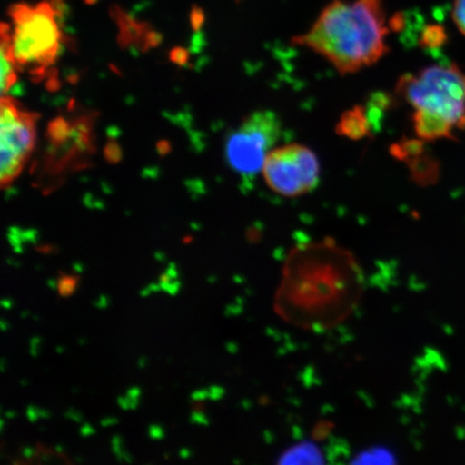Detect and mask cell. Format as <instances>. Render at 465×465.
<instances>
[{
    "label": "cell",
    "instance_id": "f5cc1de1",
    "mask_svg": "<svg viewBox=\"0 0 465 465\" xmlns=\"http://www.w3.org/2000/svg\"><path fill=\"white\" fill-rule=\"evenodd\" d=\"M78 344H79L80 346H84V345H86V344H87V340H86V339H79V340H78Z\"/></svg>",
    "mask_w": 465,
    "mask_h": 465
},
{
    "label": "cell",
    "instance_id": "91938a15",
    "mask_svg": "<svg viewBox=\"0 0 465 465\" xmlns=\"http://www.w3.org/2000/svg\"><path fill=\"white\" fill-rule=\"evenodd\" d=\"M4 426H5V421L4 420H0V430H2V432L4 431Z\"/></svg>",
    "mask_w": 465,
    "mask_h": 465
},
{
    "label": "cell",
    "instance_id": "ee69618b",
    "mask_svg": "<svg viewBox=\"0 0 465 465\" xmlns=\"http://www.w3.org/2000/svg\"><path fill=\"white\" fill-rule=\"evenodd\" d=\"M154 258L158 260L159 262H165L166 261V255L163 252H155Z\"/></svg>",
    "mask_w": 465,
    "mask_h": 465
},
{
    "label": "cell",
    "instance_id": "9c48e42d",
    "mask_svg": "<svg viewBox=\"0 0 465 465\" xmlns=\"http://www.w3.org/2000/svg\"><path fill=\"white\" fill-rule=\"evenodd\" d=\"M325 458L320 446L312 440H303L290 446L279 456L278 464H324Z\"/></svg>",
    "mask_w": 465,
    "mask_h": 465
},
{
    "label": "cell",
    "instance_id": "7a4b0ae2",
    "mask_svg": "<svg viewBox=\"0 0 465 465\" xmlns=\"http://www.w3.org/2000/svg\"><path fill=\"white\" fill-rule=\"evenodd\" d=\"M388 33L382 0H334L292 43L316 52L341 74H351L388 54Z\"/></svg>",
    "mask_w": 465,
    "mask_h": 465
},
{
    "label": "cell",
    "instance_id": "2e32d148",
    "mask_svg": "<svg viewBox=\"0 0 465 465\" xmlns=\"http://www.w3.org/2000/svg\"><path fill=\"white\" fill-rule=\"evenodd\" d=\"M64 417H65L66 420H71L75 423H81L84 420L83 412L75 410L74 407H69V409L64 412Z\"/></svg>",
    "mask_w": 465,
    "mask_h": 465
},
{
    "label": "cell",
    "instance_id": "f907efd6",
    "mask_svg": "<svg viewBox=\"0 0 465 465\" xmlns=\"http://www.w3.org/2000/svg\"><path fill=\"white\" fill-rule=\"evenodd\" d=\"M207 282H208L209 283H214V282H217V277H216V276H213V275L209 276V277L207 278Z\"/></svg>",
    "mask_w": 465,
    "mask_h": 465
},
{
    "label": "cell",
    "instance_id": "4fadbf2b",
    "mask_svg": "<svg viewBox=\"0 0 465 465\" xmlns=\"http://www.w3.org/2000/svg\"><path fill=\"white\" fill-rule=\"evenodd\" d=\"M452 20L459 31L465 36V0H456L453 4Z\"/></svg>",
    "mask_w": 465,
    "mask_h": 465
},
{
    "label": "cell",
    "instance_id": "e0dca14e",
    "mask_svg": "<svg viewBox=\"0 0 465 465\" xmlns=\"http://www.w3.org/2000/svg\"><path fill=\"white\" fill-rule=\"evenodd\" d=\"M192 424H201V426H209V420L203 411H194L192 412L189 420Z\"/></svg>",
    "mask_w": 465,
    "mask_h": 465
},
{
    "label": "cell",
    "instance_id": "f1b7e54d",
    "mask_svg": "<svg viewBox=\"0 0 465 465\" xmlns=\"http://www.w3.org/2000/svg\"><path fill=\"white\" fill-rule=\"evenodd\" d=\"M35 455V450L31 446H26L22 450V456L26 459H31Z\"/></svg>",
    "mask_w": 465,
    "mask_h": 465
},
{
    "label": "cell",
    "instance_id": "7402d4cb",
    "mask_svg": "<svg viewBox=\"0 0 465 465\" xmlns=\"http://www.w3.org/2000/svg\"><path fill=\"white\" fill-rule=\"evenodd\" d=\"M191 400L196 401V402H201V401L209 399V391L207 389H199V391H195L190 395Z\"/></svg>",
    "mask_w": 465,
    "mask_h": 465
},
{
    "label": "cell",
    "instance_id": "c3c4849f",
    "mask_svg": "<svg viewBox=\"0 0 465 465\" xmlns=\"http://www.w3.org/2000/svg\"><path fill=\"white\" fill-rule=\"evenodd\" d=\"M29 385V382L28 381L26 380V378H23V380L20 381V386L23 387V388H25Z\"/></svg>",
    "mask_w": 465,
    "mask_h": 465
},
{
    "label": "cell",
    "instance_id": "6da1fadb",
    "mask_svg": "<svg viewBox=\"0 0 465 465\" xmlns=\"http://www.w3.org/2000/svg\"><path fill=\"white\" fill-rule=\"evenodd\" d=\"M364 277L352 252L331 238L301 243L284 262L275 312L308 331H327L351 315L362 298Z\"/></svg>",
    "mask_w": 465,
    "mask_h": 465
},
{
    "label": "cell",
    "instance_id": "816d5d0a",
    "mask_svg": "<svg viewBox=\"0 0 465 465\" xmlns=\"http://www.w3.org/2000/svg\"><path fill=\"white\" fill-rule=\"evenodd\" d=\"M0 364H2V366H0V371H2V373H5V358H2V362H0Z\"/></svg>",
    "mask_w": 465,
    "mask_h": 465
},
{
    "label": "cell",
    "instance_id": "30bf717a",
    "mask_svg": "<svg viewBox=\"0 0 465 465\" xmlns=\"http://www.w3.org/2000/svg\"><path fill=\"white\" fill-rule=\"evenodd\" d=\"M2 74H0V87H2V95H7L11 87L15 86L17 81V67L11 50L9 39L5 34L2 33Z\"/></svg>",
    "mask_w": 465,
    "mask_h": 465
},
{
    "label": "cell",
    "instance_id": "bcb514c9",
    "mask_svg": "<svg viewBox=\"0 0 465 465\" xmlns=\"http://www.w3.org/2000/svg\"><path fill=\"white\" fill-rule=\"evenodd\" d=\"M226 349H228V351L232 353L236 352V351H237L236 345L232 344V342H230V344L226 345Z\"/></svg>",
    "mask_w": 465,
    "mask_h": 465
},
{
    "label": "cell",
    "instance_id": "484cf974",
    "mask_svg": "<svg viewBox=\"0 0 465 465\" xmlns=\"http://www.w3.org/2000/svg\"><path fill=\"white\" fill-rule=\"evenodd\" d=\"M116 401H118V405L121 407L122 410H131L130 400L129 398L126 397V395H124V397H119L118 400Z\"/></svg>",
    "mask_w": 465,
    "mask_h": 465
},
{
    "label": "cell",
    "instance_id": "ab89813d",
    "mask_svg": "<svg viewBox=\"0 0 465 465\" xmlns=\"http://www.w3.org/2000/svg\"><path fill=\"white\" fill-rule=\"evenodd\" d=\"M7 263L11 266H15V269H20V267L22 266V263L21 262L19 261H15L13 258H8L7 259Z\"/></svg>",
    "mask_w": 465,
    "mask_h": 465
},
{
    "label": "cell",
    "instance_id": "cb8c5ba5",
    "mask_svg": "<svg viewBox=\"0 0 465 465\" xmlns=\"http://www.w3.org/2000/svg\"><path fill=\"white\" fill-rule=\"evenodd\" d=\"M183 283L182 282L178 281V279H174L170 284V287H168L166 292L170 295H177L179 292V290L182 289Z\"/></svg>",
    "mask_w": 465,
    "mask_h": 465
},
{
    "label": "cell",
    "instance_id": "8fae6325",
    "mask_svg": "<svg viewBox=\"0 0 465 465\" xmlns=\"http://www.w3.org/2000/svg\"><path fill=\"white\" fill-rule=\"evenodd\" d=\"M397 453L387 446L376 445L360 450L351 460L352 464H395Z\"/></svg>",
    "mask_w": 465,
    "mask_h": 465
},
{
    "label": "cell",
    "instance_id": "94428289",
    "mask_svg": "<svg viewBox=\"0 0 465 465\" xmlns=\"http://www.w3.org/2000/svg\"><path fill=\"white\" fill-rule=\"evenodd\" d=\"M33 319L35 320V322H39L40 320L38 315H33Z\"/></svg>",
    "mask_w": 465,
    "mask_h": 465
},
{
    "label": "cell",
    "instance_id": "be15d7a7",
    "mask_svg": "<svg viewBox=\"0 0 465 465\" xmlns=\"http://www.w3.org/2000/svg\"><path fill=\"white\" fill-rule=\"evenodd\" d=\"M78 391H78V389H77V388H74V389H73V393H77Z\"/></svg>",
    "mask_w": 465,
    "mask_h": 465
},
{
    "label": "cell",
    "instance_id": "d4e9b609",
    "mask_svg": "<svg viewBox=\"0 0 465 465\" xmlns=\"http://www.w3.org/2000/svg\"><path fill=\"white\" fill-rule=\"evenodd\" d=\"M118 423H119V420H118V418H115V417L104 418V420H102L100 422V424L103 428L112 427V426H114V424H118Z\"/></svg>",
    "mask_w": 465,
    "mask_h": 465
},
{
    "label": "cell",
    "instance_id": "d6986e66",
    "mask_svg": "<svg viewBox=\"0 0 465 465\" xmlns=\"http://www.w3.org/2000/svg\"><path fill=\"white\" fill-rule=\"evenodd\" d=\"M93 305H94L98 310H106V308L110 305V300L108 298V295L106 294H101L98 296V299L95 301H93Z\"/></svg>",
    "mask_w": 465,
    "mask_h": 465
},
{
    "label": "cell",
    "instance_id": "836d02e7",
    "mask_svg": "<svg viewBox=\"0 0 465 465\" xmlns=\"http://www.w3.org/2000/svg\"><path fill=\"white\" fill-rule=\"evenodd\" d=\"M166 272L168 276H170L173 279V281H174V279H178L179 277V272L177 269H171V267H168Z\"/></svg>",
    "mask_w": 465,
    "mask_h": 465
},
{
    "label": "cell",
    "instance_id": "5b68a950",
    "mask_svg": "<svg viewBox=\"0 0 465 465\" xmlns=\"http://www.w3.org/2000/svg\"><path fill=\"white\" fill-rule=\"evenodd\" d=\"M282 120L271 110L250 114L225 141V159L243 179L262 172L267 154L282 136Z\"/></svg>",
    "mask_w": 465,
    "mask_h": 465
},
{
    "label": "cell",
    "instance_id": "ac0fdd59",
    "mask_svg": "<svg viewBox=\"0 0 465 465\" xmlns=\"http://www.w3.org/2000/svg\"><path fill=\"white\" fill-rule=\"evenodd\" d=\"M26 417L29 422L35 423L40 420L39 407L33 404L28 405L26 409Z\"/></svg>",
    "mask_w": 465,
    "mask_h": 465
},
{
    "label": "cell",
    "instance_id": "d6a6232c",
    "mask_svg": "<svg viewBox=\"0 0 465 465\" xmlns=\"http://www.w3.org/2000/svg\"><path fill=\"white\" fill-rule=\"evenodd\" d=\"M148 364V358L145 356L139 357L137 366L139 369L143 370Z\"/></svg>",
    "mask_w": 465,
    "mask_h": 465
},
{
    "label": "cell",
    "instance_id": "5bb4252c",
    "mask_svg": "<svg viewBox=\"0 0 465 465\" xmlns=\"http://www.w3.org/2000/svg\"><path fill=\"white\" fill-rule=\"evenodd\" d=\"M58 288H60V294L62 296H68L74 293L75 289V282L74 279L71 277L60 278V283H58Z\"/></svg>",
    "mask_w": 465,
    "mask_h": 465
},
{
    "label": "cell",
    "instance_id": "6f0895ef",
    "mask_svg": "<svg viewBox=\"0 0 465 465\" xmlns=\"http://www.w3.org/2000/svg\"><path fill=\"white\" fill-rule=\"evenodd\" d=\"M42 459H43V461H44V462H49V460H50V457H49V456H46V455H44V456L42 457Z\"/></svg>",
    "mask_w": 465,
    "mask_h": 465
},
{
    "label": "cell",
    "instance_id": "8992f818",
    "mask_svg": "<svg viewBox=\"0 0 465 465\" xmlns=\"http://www.w3.org/2000/svg\"><path fill=\"white\" fill-rule=\"evenodd\" d=\"M262 174L271 190L292 199L316 189L320 163L316 153L306 145L290 143L267 154Z\"/></svg>",
    "mask_w": 465,
    "mask_h": 465
},
{
    "label": "cell",
    "instance_id": "44dd1931",
    "mask_svg": "<svg viewBox=\"0 0 465 465\" xmlns=\"http://www.w3.org/2000/svg\"><path fill=\"white\" fill-rule=\"evenodd\" d=\"M79 433L81 438H89V436L95 435L96 430L93 428L92 424L89 422H84V426L80 428Z\"/></svg>",
    "mask_w": 465,
    "mask_h": 465
},
{
    "label": "cell",
    "instance_id": "8d00e7d4",
    "mask_svg": "<svg viewBox=\"0 0 465 465\" xmlns=\"http://www.w3.org/2000/svg\"><path fill=\"white\" fill-rule=\"evenodd\" d=\"M46 284H48V287L52 290L58 288V282L54 278H49L48 281H46Z\"/></svg>",
    "mask_w": 465,
    "mask_h": 465
},
{
    "label": "cell",
    "instance_id": "4dcf8cb0",
    "mask_svg": "<svg viewBox=\"0 0 465 465\" xmlns=\"http://www.w3.org/2000/svg\"><path fill=\"white\" fill-rule=\"evenodd\" d=\"M54 414H52V411L45 410V409H40L39 407V417L40 420H50Z\"/></svg>",
    "mask_w": 465,
    "mask_h": 465
},
{
    "label": "cell",
    "instance_id": "3957f363",
    "mask_svg": "<svg viewBox=\"0 0 465 465\" xmlns=\"http://www.w3.org/2000/svg\"><path fill=\"white\" fill-rule=\"evenodd\" d=\"M395 93L414 110L416 135L426 142L455 138L465 129V72L457 64L405 74Z\"/></svg>",
    "mask_w": 465,
    "mask_h": 465
},
{
    "label": "cell",
    "instance_id": "60d3db41",
    "mask_svg": "<svg viewBox=\"0 0 465 465\" xmlns=\"http://www.w3.org/2000/svg\"><path fill=\"white\" fill-rule=\"evenodd\" d=\"M10 327V324L8 322H5V319L0 320V329H2L3 332H5V331H8Z\"/></svg>",
    "mask_w": 465,
    "mask_h": 465
},
{
    "label": "cell",
    "instance_id": "603a6c76",
    "mask_svg": "<svg viewBox=\"0 0 465 465\" xmlns=\"http://www.w3.org/2000/svg\"><path fill=\"white\" fill-rule=\"evenodd\" d=\"M187 52L182 49L174 50L172 54V60L179 64H183L185 61H187Z\"/></svg>",
    "mask_w": 465,
    "mask_h": 465
},
{
    "label": "cell",
    "instance_id": "f35d334b",
    "mask_svg": "<svg viewBox=\"0 0 465 465\" xmlns=\"http://www.w3.org/2000/svg\"><path fill=\"white\" fill-rule=\"evenodd\" d=\"M148 287L153 291V293H158L162 291L160 283H150Z\"/></svg>",
    "mask_w": 465,
    "mask_h": 465
},
{
    "label": "cell",
    "instance_id": "f6af8a7d",
    "mask_svg": "<svg viewBox=\"0 0 465 465\" xmlns=\"http://www.w3.org/2000/svg\"><path fill=\"white\" fill-rule=\"evenodd\" d=\"M29 352H31V356L33 358H37L39 356L40 348H32L29 349Z\"/></svg>",
    "mask_w": 465,
    "mask_h": 465
},
{
    "label": "cell",
    "instance_id": "680465c9",
    "mask_svg": "<svg viewBox=\"0 0 465 465\" xmlns=\"http://www.w3.org/2000/svg\"><path fill=\"white\" fill-rule=\"evenodd\" d=\"M75 461L81 463V462H84V458H81V457H75Z\"/></svg>",
    "mask_w": 465,
    "mask_h": 465
},
{
    "label": "cell",
    "instance_id": "7dc6e473",
    "mask_svg": "<svg viewBox=\"0 0 465 465\" xmlns=\"http://www.w3.org/2000/svg\"><path fill=\"white\" fill-rule=\"evenodd\" d=\"M56 352L58 354H62L64 353V351H65V347L62 346V345H58L55 349Z\"/></svg>",
    "mask_w": 465,
    "mask_h": 465
},
{
    "label": "cell",
    "instance_id": "6125c7cd",
    "mask_svg": "<svg viewBox=\"0 0 465 465\" xmlns=\"http://www.w3.org/2000/svg\"><path fill=\"white\" fill-rule=\"evenodd\" d=\"M39 430H40V432H45V427H40Z\"/></svg>",
    "mask_w": 465,
    "mask_h": 465
},
{
    "label": "cell",
    "instance_id": "ba28073f",
    "mask_svg": "<svg viewBox=\"0 0 465 465\" xmlns=\"http://www.w3.org/2000/svg\"><path fill=\"white\" fill-rule=\"evenodd\" d=\"M373 122L371 121V115L364 107L356 106L347 110L336 125L337 135L359 141L365 137H371Z\"/></svg>",
    "mask_w": 465,
    "mask_h": 465
},
{
    "label": "cell",
    "instance_id": "83f0119b",
    "mask_svg": "<svg viewBox=\"0 0 465 465\" xmlns=\"http://www.w3.org/2000/svg\"><path fill=\"white\" fill-rule=\"evenodd\" d=\"M178 455L180 458L183 459V460H187V459L192 458L193 456V452H192L189 449H182L179 450Z\"/></svg>",
    "mask_w": 465,
    "mask_h": 465
},
{
    "label": "cell",
    "instance_id": "1f68e13d",
    "mask_svg": "<svg viewBox=\"0 0 465 465\" xmlns=\"http://www.w3.org/2000/svg\"><path fill=\"white\" fill-rule=\"evenodd\" d=\"M0 304H2L4 310L9 311L14 307L15 302L11 299H3L2 302H0Z\"/></svg>",
    "mask_w": 465,
    "mask_h": 465
},
{
    "label": "cell",
    "instance_id": "277c9868",
    "mask_svg": "<svg viewBox=\"0 0 465 465\" xmlns=\"http://www.w3.org/2000/svg\"><path fill=\"white\" fill-rule=\"evenodd\" d=\"M11 25H3L17 69L42 77L60 54L63 33L61 3L44 0L36 5L19 3L9 9Z\"/></svg>",
    "mask_w": 465,
    "mask_h": 465
},
{
    "label": "cell",
    "instance_id": "03108f58",
    "mask_svg": "<svg viewBox=\"0 0 465 465\" xmlns=\"http://www.w3.org/2000/svg\"><path fill=\"white\" fill-rule=\"evenodd\" d=\"M164 457H165V459H168V457H170V455H168V453H165Z\"/></svg>",
    "mask_w": 465,
    "mask_h": 465
},
{
    "label": "cell",
    "instance_id": "681fc988",
    "mask_svg": "<svg viewBox=\"0 0 465 465\" xmlns=\"http://www.w3.org/2000/svg\"><path fill=\"white\" fill-rule=\"evenodd\" d=\"M20 316L22 319H26L27 317L31 316V312L28 311H23Z\"/></svg>",
    "mask_w": 465,
    "mask_h": 465
},
{
    "label": "cell",
    "instance_id": "11a10c76",
    "mask_svg": "<svg viewBox=\"0 0 465 465\" xmlns=\"http://www.w3.org/2000/svg\"><path fill=\"white\" fill-rule=\"evenodd\" d=\"M35 270H36L38 272H42V271H44V267L40 264H37V265H35Z\"/></svg>",
    "mask_w": 465,
    "mask_h": 465
},
{
    "label": "cell",
    "instance_id": "9a60e30c",
    "mask_svg": "<svg viewBox=\"0 0 465 465\" xmlns=\"http://www.w3.org/2000/svg\"><path fill=\"white\" fill-rule=\"evenodd\" d=\"M148 435L151 440H162L165 438L164 429L160 424H150L148 428Z\"/></svg>",
    "mask_w": 465,
    "mask_h": 465
},
{
    "label": "cell",
    "instance_id": "d590c367",
    "mask_svg": "<svg viewBox=\"0 0 465 465\" xmlns=\"http://www.w3.org/2000/svg\"><path fill=\"white\" fill-rule=\"evenodd\" d=\"M122 459H124V462L125 463H133L134 459L130 452H127L126 450L124 451V455H122Z\"/></svg>",
    "mask_w": 465,
    "mask_h": 465
},
{
    "label": "cell",
    "instance_id": "7bdbcfd3",
    "mask_svg": "<svg viewBox=\"0 0 465 465\" xmlns=\"http://www.w3.org/2000/svg\"><path fill=\"white\" fill-rule=\"evenodd\" d=\"M173 282V279L168 276L167 272H165L164 274H162L160 276V282Z\"/></svg>",
    "mask_w": 465,
    "mask_h": 465
},
{
    "label": "cell",
    "instance_id": "b9f144b4",
    "mask_svg": "<svg viewBox=\"0 0 465 465\" xmlns=\"http://www.w3.org/2000/svg\"><path fill=\"white\" fill-rule=\"evenodd\" d=\"M5 417H7L8 420H14V418L17 417V411H8L5 412Z\"/></svg>",
    "mask_w": 465,
    "mask_h": 465
},
{
    "label": "cell",
    "instance_id": "74e56055",
    "mask_svg": "<svg viewBox=\"0 0 465 465\" xmlns=\"http://www.w3.org/2000/svg\"><path fill=\"white\" fill-rule=\"evenodd\" d=\"M151 293H153V291H151L149 287H145L139 291V295H141L142 298H147Z\"/></svg>",
    "mask_w": 465,
    "mask_h": 465
},
{
    "label": "cell",
    "instance_id": "4316f807",
    "mask_svg": "<svg viewBox=\"0 0 465 465\" xmlns=\"http://www.w3.org/2000/svg\"><path fill=\"white\" fill-rule=\"evenodd\" d=\"M127 397L139 399L142 395V389L139 387H133L126 392Z\"/></svg>",
    "mask_w": 465,
    "mask_h": 465
},
{
    "label": "cell",
    "instance_id": "e7e4bbea",
    "mask_svg": "<svg viewBox=\"0 0 465 465\" xmlns=\"http://www.w3.org/2000/svg\"><path fill=\"white\" fill-rule=\"evenodd\" d=\"M172 361H173V359H171V358L168 359V363H172Z\"/></svg>",
    "mask_w": 465,
    "mask_h": 465
},
{
    "label": "cell",
    "instance_id": "7c38bea8",
    "mask_svg": "<svg viewBox=\"0 0 465 465\" xmlns=\"http://www.w3.org/2000/svg\"><path fill=\"white\" fill-rule=\"evenodd\" d=\"M446 39L443 29L439 26L429 27L422 36V44L429 48H435L444 44Z\"/></svg>",
    "mask_w": 465,
    "mask_h": 465
},
{
    "label": "cell",
    "instance_id": "ffe728a7",
    "mask_svg": "<svg viewBox=\"0 0 465 465\" xmlns=\"http://www.w3.org/2000/svg\"><path fill=\"white\" fill-rule=\"evenodd\" d=\"M209 391V399L212 401H218L221 398L223 397V394L225 393V391L223 388H221L219 386H212L208 389Z\"/></svg>",
    "mask_w": 465,
    "mask_h": 465
},
{
    "label": "cell",
    "instance_id": "f546056e",
    "mask_svg": "<svg viewBox=\"0 0 465 465\" xmlns=\"http://www.w3.org/2000/svg\"><path fill=\"white\" fill-rule=\"evenodd\" d=\"M42 337L34 336L32 337L31 341H29V345H31L32 348H40V345H42Z\"/></svg>",
    "mask_w": 465,
    "mask_h": 465
},
{
    "label": "cell",
    "instance_id": "db71d44e",
    "mask_svg": "<svg viewBox=\"0 0 465 465\" xmlns=\"http://www.w3.org/2000/svg\"><path fill=\"white\" fill-rule=\"evenodd\" d=\"M55 450H56L57 452H63V451H64V446H63V445H60V444L56 445V446H55Z\"/></svg>",
    "mask_w": 465,
    "mask_h": 465
},
{
    "label": "cell",
    "instance_id": "52a82bcc",
    "mask_svg": "<svg viewBox=\"0 0 465 465\" xmlns=\"http://www.w3.org/2000/svg\"><path fill=\"white\" fill-rule=\"evenodd\" d=\"M38 115L23 109L14 98L3 96L0 113V183L8 188L20 176L36 142Z\"/></svg>",
    "mask_w": 465,
    "mask_h": 465
},
{
    "label": "cell",
    "instance_id": "e575fe53",
    "mask_svg": "<svg viewBox=\"0 0 465 465\" xmlns=\"http://www.w3.org/2000/svg\"><path fill=\"white\" fill-rule=\"evenodd\" d=\"M73 269L80 274V272L84 271V265L81 263V262H74L73 264Z\"/></svg>",
    "mask_w": 465,
    "mask_h": 465
},
{
    "label": "cell",
    "instance_id": "9f6ffc18",
    "mask_svg": "<svg viewBox=\"0 0 465 465\" xmlns=\"http://www.w3.org/2000/svg\"><path fill=\"white\" fill-rule=\"evenodd\" d=\"M168 267H171V269H177V264L174 263V262H171V263L168 264Z\"/></svg>",
    "mask_w": 465,
    "mask_h": 465
}]
</instances>
